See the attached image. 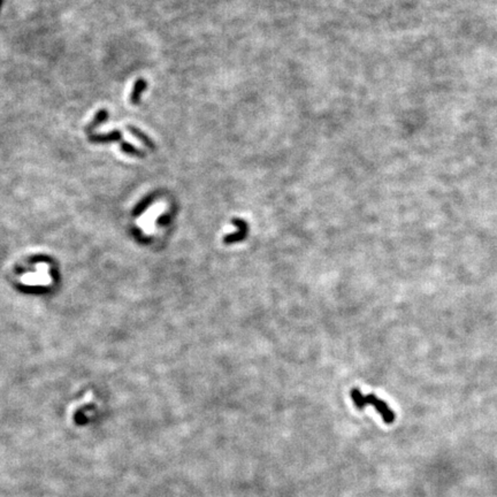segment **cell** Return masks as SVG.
I'll return each mask as SVG.
<instances>
[{
	"label": "cell",
	"mask_w": 497,
	"mask_h": 497,
	"mask_svg": "<svg viewBox=\"0 0 497 497\" xmlns=\"http://www.w3.org/2000/svg\"><path fill=\"white\" fill-rule=\"evenodd\" d=\"M96 410H97V403L93 401V399L90 402H87L85 404L79 406L74 411V414H73V421H74L75 425L77 426L87 425V423L90 421V415H89V413H93Z\"/></svg>",
	"instance_id": "3"
},
{
	"label": "cell",
	"mask_w": 497,
	"mask_h": 497,
	"mask_svg": "<svg viewBox=\"0 0 497 497\" xmlns=\"http://www.w3.org/2000/svg\"><path fill=\"white\" fill-rule=\"evenodd\" d=\"M107 117H108V113L106 109H100V111L96 114V116H95V119H93L91 121V123L87 127V132H90V130H92L93 128H96L97 126H99L103 123L104 121L107 120Z\"/></svg>",
	"instance_id": "8"
},
{
	"label": "cell",
	"mask_w": 497,
	"mask_h": 497,
	"mask_svg": "<svg viewBox=\"0 0 497 497\" xmlns=\"http://www.w3.org/2000/svg\"><path fill=\"white\" fill-rule=\"evenodd\" d=\"M55 270L51 262L38 259L32 262L20 274V283L29 288H46L55 281Z\"/></svg>",
	"instance_id": "1"
},
{
	"label": "cell",
	"mask_w": 497,
	"mask_h": 497,
	"mask_svg": "<svg viewBox=\"0 0 497 497\" xmlns=\"http://www.w3.org/2000/svg\"><path fill=\"white\" fill-rule=\"evenodd\" d=\"M121 150L123 151L125 153H127V154H132V156H136V157H140V158H143L145 154L144 152H142L141 150H138L136 148H134L133 145H130L128 143H125V142H122V144H121Z\"/></svg>",
	"instance_id": "9"
},
{
	"label": "cell",
	"mask_w": 497,
	"mask_h": 497,
	"mask_svg": "<svg viewBox=\"0 0 497 497\" xmlns=\"http://www.w3.org/2000/svg\"><path fill=\"white\" fill-rule=\"evenodd\" d=\"M351 398L358 409L362 410L366 405L372 404L376 409L379 411V413L381 414L384 421L387 423H392L395 420V414L392 410L389 409L388 405L386 404L384 401L379 399L376 395L370 394V395H362L360 393L359 389H352L351 390Z\"/></svg>",
	"instance_id": "2"
},
{
	"label": "cell",
	"mask_w": 497,
	"mask_h": 497,
	"mask_svg": "<svg viewBox=\"0 0 497 497\" xmlns=\"http://www.w3.org/2000/svg\"><path fill=\"white\" fill-rule=\"evenodd\" d=\"M122 140V134L119 130H114V132L106 134V135H98V136H91L90 141L95 142V143H107V142H114V141H121Z\"/></svg>",
	"instance_id": "6"
},
{
	"label": "cell",
	"mask_w": 497,
	"mask_h": 497,
	"mask_svg": "<svg viewBox=\"0 0 497 497\" xmlns=\"http://www.w3.org/2000/svg\"><path fill=\"white\" fill-rule=\"evenodd\" d=\"M128 130H129L130 133L133 134L134 136L137 137L138 140H140V141L142 142V143H143L144 145L148 146V148H149L150 150L154 151V149H156V148H154V144L152 143V141H151L150 138L145 135V134L142 133L140 129H137V128H135V127H133V126H129V127H128Z\"/></svg>",
	"instance_id": "7"
},
{
	"label": "cell",
	"mask_w": 497,
	"mask_h": 497,
	"mask_svg": "<svg viewBox=\"0 0 497 497\" xmlns=\"http://www.w3.org/2000/svg\"><path fill=\"white\" fill-rule=\"evenodd\" d=\"M234 225L237 226V231L234 234L227 235L225 237V243L226 244H231L238 241H243L244 237L247 235V225L244 220L241 219H235L234 220Z\"/></svg>",
	"instance_id": "4"
},
{
	"label": "cell",
	"mask_w": 497,
	"mask_h": 497,
	"mask_svg": "<svg viewBox=\"0 0 497 497\" xmlns=\"http://www.w3.org/2000/svg\"><path fill=\"white\" fill-rule=\"evenodd\" d=\"M146 88H148V83L145 82V80L140 79L136 81V83L134 85L133 89V93L132 96H130V101H132L134 105H137L140 103L142 92H143Z\"/></svg>",
	"instance_id": "5"
}]
</instances>
